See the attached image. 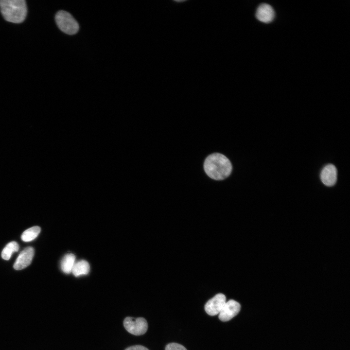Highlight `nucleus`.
Instances as JSON below:
<instances>
[{
    "label": "nucleus",
    "mask_w": 350,
    "mask_h": 350,
    "mask_svg": "<svg viewBox=\"0 0 350 350\" xmlns=\"http://www.w3.org/2000/svg\"><path fill=\"white\" fill-rule=\"evenodd\" d=\"M229 160L220 153H213L209 156L204 163V169L207 175L215 180H223L228 177L232 171Z\"/></svg>",
    "instance_id": "obj_1"
},
{
    "label": "nucleus",
    "mask_w": 350,
    "mask_h": 350,
    "mask_svg": "<svg viewBox=\"0 0 350 350\" xmlns=\"http://www.w3.org/2000/svg\"><path fill=\"white\" fill-rule=\"evenodd\" d=\"M0 9L7 21L19 23L24 21L27 15V6L24 0H0Z\"/></svg>",
    "instance_id": "obj_2"
},
{
    "label": "nucleus",
    "mask_w": 350,
    "mask_h": 350,
    "mask_svg": "<svg viewBox=\"0 0 350 350\" xmlns=\"http://www.w3.org/2000/svg\"><path fill=\"white\" fill-rule=\"evenodd\" d=\"M55 19L58 27L64 33L73 35L78 32L79 29L78 23L69 12L59 11L55 15Z\"/></svg>",
    "instance_id": "obj_3"
},
{
    "label": "nucleus",
    "mask_w": 350,
    "mask_h": 350,
    "mask_svg": "<svg viewBox=\"0 0 350 350\" xmlns=\"http://www.w3.org/2000/svg\"><path fill=\"white\" fill-rule=\"evenodd\" d=\"M125 329L130 333L135 335L144 334L148 329V324L144 318L127 317L123 321Z\"/></svg>",
    "instance_id": "obj_4"
},
{
    "label": "nucleus",
    "mask_w": 350,
    "mask_h": 350,
    "mask_svg": "<svg viewBox=\"0 0 350 350\" xmlns=\"http://www.w3.org/2000/svg\"><path fill=\"white\" fill-rule=\"evenodd\" d=\"M226 303V297L225 295L217 294L205 304V311L210 315H217L221 312Z\"/></svg>",
    "instance_id": "obj_5"
},
{
    "label": "nucleus",
    "mask_w": 350,
    "mask_h": 350,
    "mask_svg": "<svg viewBox=\"0 0 350 350\" xmlns=\"http://www.w3.org/2000/svg\"><path fill=\"white\" fill-rule=\"evenodd\" d=\"M241 305L239 303L233 299H230L226 302L218 314L219 318L224 322L229 321L239 313Z\"/></svg>",
    "instance_id": "obj_6"
},
{
    "label": "nucleus",
    "mask_w": 350,
    "mask_h": 350,
    "mask_svg": "<svg viewBox=\"0 0 350 350\" xmlns=\"http://www.w3.org/2000/svg\"><path fill=\"white\" fill-rule=\"evenodd\" d=\"M34 252V249L32 247L24 248L16 259L14 264V269L19 270L27 267L31 263Z\"/></svg>",
    "instance_id": "obj_7"
},
{
    "label": "nucleus",
    "mask_w": 350,
    "mask_h": 350,
    "mask_svg": "<svg viewBox=\"0 0 350 350\" xmlns=\"http://www.w3.org/2000/svg\"><path fill=\"white\" fill-rule=\"evenodd\" d=\"M337 171L333 164L325 166L321 171L320 178L322 183L326 186H333L337 180Z\"/></svg>",
    "instance_id": "obj_8"
},
{
    "label": "nucleus",
    "mask_w": 350,
    "mask_h": 350,
    "mask_svg": "<svg viewBox=\"0 0 350 350\" xmlns=\"http://www.w3.org/2000/svg\"><path fill=\"white\" fill-rule=\"evenodd\" d=\"M255 16L259 21L268 23L273 20L275 13L271 5L267 3H262L257 8Z\"/></svg>",
    "instance_id": "obj_9"
},
{
    "label": "nucleus",
    "mask_w": 350,
    "mask_h": 350,
    "mask_svg": "<svg viewBox=\"0 0 350 350\" xmlns=\"http://www.w3.org/2000/svg\"><path fill=\"white\" fill-rule=\"evenodd\" d=\"M90 269L89 263L85 260H80L75 262L71 272L75 277L87 275Z\"/></svg>",
    "instance_id": "obj_10"
},
{
    "label": "nucleus",
    "mask_w": 350,
    "mask_h": 350,
    "mask_svg": "<svg viewBox=\"0 0 350 350\" xmlns=\"http://www.w3.org/2000/svg\"><path fill=\"white\" fill-rule=\"evenodd\" d=\"M75 262V256L71 253L66 255L62 259L61 262V268L66 274L71 272Z\"/></svg>",
    "instance_id": "obj_11"
},
{
    "label": "nucleus",
    "mask_w": 350,
    "mask_h": 350,
    "mask_svg": "<svg viewBox=\"0 0 350 350\" xmlns=\"http://www.w3.org/2000/svg\"><path fill=\"white\" fill-rule=\"evenodd\" d=\"M40 232V228L34 226L25 230L21 235V238L23 241L30 242L34 240Z\"/></svg>",
    "instance_id": "obj_12"
},
{
    "label": "nucleus",
    "mask_w": 350,
    "mask_h": 350,
    "mask_svg": "<svg viewBox=\"0 0 350 350\" xmlns=\"http://www.w3.org/2000/svg\"><path fill=\"white\" fill-rule=\"evenodd\" d=\"M19 249L18 244L15 241L9 243L3 248L1 252V257L5 260H8L14 252H17Z\"/></svg>",
    "instance_id": "obj_13"
},
{
    "label": "nucleus",
    "mask_w": 350,
    "mask_h": 350,
    "mask_svg": "<svg viewBox=\"0 0 350 350\" xmlns=\"http://www.w3.org/2000/svg\"><path fill=\"white\" fill-rule=\"evenodd\" d=\"M165 350H187V349L179 344L171 343L166 346Z\"/></svg>",
    "instance_id": "obj_14"
},
{
    "label": "nucleus",
    "mask_w": 350,
    "mask_h": 350,
    "mask_svg": "<svg viewBox=\"0 0 350 350\" xmlns=\"http://www.w3.org/2000/svg\"><path fill=\"white\" fill-rule=\"evenodd\" d=\"M125 350H149L146 347L141 345H135L129 347Z\"/></svg>",
    "instance_id": "obj_15"
}]
</instances>
